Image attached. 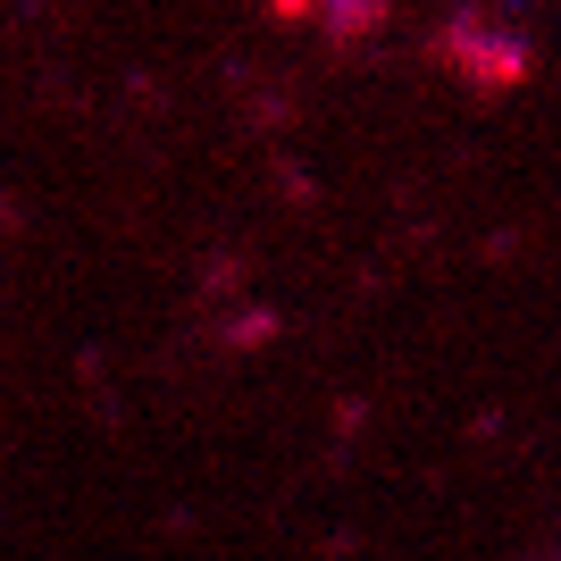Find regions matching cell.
<instances>
[{
  "mask_svg": "<svg viewBox=\"0 0 561 561\" xmlns=\"http://www.w3.org/2000/svg\"><path fill=\"white\" fill-rule=\"evenodd\" d=\"M436 59H453L469 84H519V76H528V43H494L486 18H453L445 34H436Z\"/></svg>",
  "mask_w": 561,
  "mask_h": 561,
  "instance_id": "6da1fadb",
  "label": "cell"
}]
</instances>
